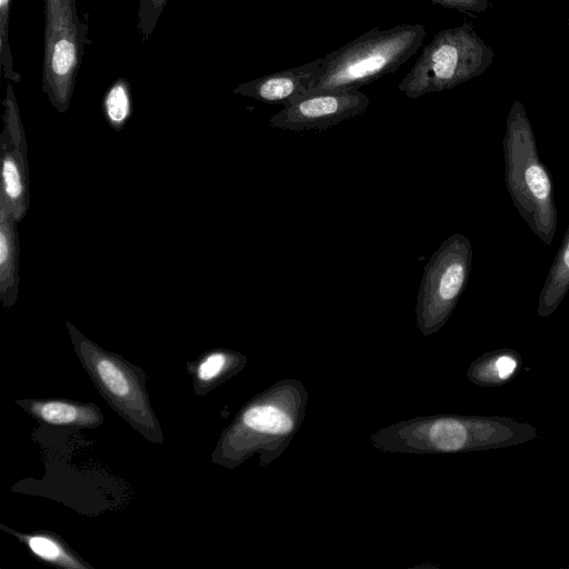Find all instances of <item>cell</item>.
Returning a JSON list of instances; mask_svg holds the SVG:
<instances>
[{"instance_id":"5bb4252c","label":"cell","mask_w":569,"mask_h":569,"mask_svg":"<svg viewBox=\"0 0 569 569\" xmlns=\"http://www.w3.org/2000/svg\"><path fill=\"white\" fill-rule=\"evenodd\" d=\"M569 291V224L557 251L547 278L542 284L537 313L542 318L551 316Z\"/></svg>"},{"instance_id":"277c9868","label":"cell","mask_w":569,"mask_h":569,"mask_svg":"<svg viewBox=\"0 0 569 569\" xmlns=\"http://www.w3.org/2000/svg\"><path fill=\"white\" fill-rule=\"evenodd\" d=\"M492 59V49L465 21L438 31L398 88L412 99L452 89L483 73Z\"/></svg>"},{"instance_id":"5b68a950","label":"cell","mask_w":569,"mask_h":569,"mask_svg":"<svg viewBox=\"0 0 569 569\" xmlns=\"http://www.w3.org/2000/svg\"><path fill=\"white\" fill-rule=\"evenodd\" d=\"M76 2L44 0L42 90L52 107L62 113L70 107L89 30L78 14Z\"/></svg>"},{"instance_id":"d6986e66","label":"cell","mask_w":569,"mask_h":569,"mask_svg":"<svg viewBox=\"0 0 569 569\" xmlns=\"http://www.w3.org/2000/svg\"><path fill=\"white\" fill-rule=\"evenodd\" d=\"M167 1L168 0H139L138 28L146 39L153 32Z\"/></svg>"},{"instance_id":"7a4b0ae2","label":"cell","mask_w":569,"mask_h":569,"mask_svg":"<svg viewBox=\"0 0 569 569\" xmlns=\"http://www.w3.org/2000/svg\"><path fill=\"white\" fill-rule=\"evenodd\" d=\"M426 34L421 23L370 29L322 58L319 74L305 96L359 90L396 72L419 50Z\"/></svg>"},{"instance_id":"3957f363","label":"cell","mask_w":569,"mask_h":569,"mask_svg":"<svg viewBox=\"0 0 569 569\" xmlns=\"http://www.w3.org/2000/svg\"><path fill=\"white\" fill-rule=\"evenodd\" d=\"M508 192L520 217L547 246L558 227L553 182L539 158L532 126L523 104L513 101L502 141Z\"/></svg>"},{"instance_id":"9c48e42d","label":"cell","mask_w":569,"mask_h":569,"mask_svg":"<svg viewBox=\"0 0 569 569\" xmlns=\"http://www.w3.org/2000/svg\"><path fill=\"white\" fill-rule=\"evenodd\" d=\"M322 58L240 83L233 93L287 107L302 98L318 77Z\"/></svg>"},{"instance_id":"6da1fadb","label":"cell","mask_w":569,"mask_h":569,"mask_svg":"<svg viewBox=\"0 0 569 569\" xmlns=\"http://www.w3.org/2000/svg\"><path fill=\"white\" fill-rule=\"evenodd\" d=\"M540 437L530 423L509 417L431 416L381 429L372 446L388 452L458 453L521 445Z\"/></svg>"},{"instance_id":"ac0fdd59","label":"cell","mask_w":569,"mask_h":569,"mask_svg":"<svg viewBox=\"0 0 569 569\" xmlns=\"http://www.w3.org/2000/svg\"><path fill=\"white\" fill-rule=\"evenodd\" d=\"M28 545L31 550L42 559L60 562L71 567H79L78 565L72 563V559L63 552L61 547L48 537H30L28 538Z\"/></svg>"},{"instance_id":"7c38bea8","label":"cell","mask_w":569,"mask_h":569,"mask_svg":"<svg viewBox=\"0 0 569 569\" xmlns=\"http://www.w3.org/2000/svg\"><path fill=\"white\" fill-rule=\"evenodd\" d=\"M70 333L86 357L93 362L92 368L99 381L108 393L120 402H126L128 407L141 406V395L136 388L131 377L123 370L122 366L114 359L101 353L90 342L87 341L72 326L68 325Z\"/></svg>"},{"instance_id":"ba28073f","label":"cell","mask_w":569,"mask_h":569,"mask_svg":"<svg viewBox=\"0 0 569 569\" xmlns=\"http://www.w3.org/2000/svg\"><path fill=\"white\" fill-rule=\"evenodd\" d=\"M369 103V97L360 90L313 93L283 107L269 122L289 131L322 130L362 114Z\"/></svg>"},{"instance_id":"9a60e30c","label":"cell","mask_w":569,"mask_h":569,"mask_svg":"<svg viewBox=\"0 0 569 569\" xmlns=\"http://www.w3.org/2000/svg\"><path fill=\"white\" fill-rule=\"evenodd\" d=\"M102 111L113 130L123 129L132 113L131 91L127 79L120 78L108 88L102 99Z\"/></svg>"},{"instance_id":"2e32d148","label":"cell","mask_w":569,"mask_h":569,"mask_svg":"<svg viewBox=\"0 0 569 569\" xmlns=\"http://www.w3.org/2000/svg\"><path fill=\"white\" fill-rule=\"evenodd\" d=\"M32 410L53 425H89L96 419L89 409L60 401L37 402Z\"/></svg>"},{"instance_id":"4fadbf2b","label":"cell","mask_w":569,"mask_h":569,"mask_svg":"<svg viewBox=\"0 0 569 569\" xmlns=\"http://www.w3.org/2000/svg\"><path fill=\"white\" fill-rule=\"evenodd\" d=\"M522 359L517 350L502 348L477 358L467 371L468 379L481 387L508 383L520 370Z\"/></svg>"},{"instance_id":"8992f818","label":"cell","mask_w":569,"mask_h":569,"mask_svg":"<svg viewBox=\"0 0 569 569\" xmlns=\"http://www.w3.org/2000/svg\"><path fill=\"white\" fill-rule=\"evenodd\" d=\"M472 246L462 233L445 239L431 254L420 280L417 323L425 336L440 330L455 310L470 276Z\"/></svg>"},{"instance_id":"7402d4cb","label":"cell","mask_w":569,"mask_h":569,"mask_svg":"<svg viewBox=\"0 0 569 569\" xmlns=\"http://www.w3.org/2000/svg\"><path fill=\"white\" fill-rule=\"evenodd\" d=\"M568 27H569V17H568Z\"/></svg>"},{"instance_id":"e0dca14e","label":"cell","mask_w":569,"mask_h":569,"mask_svg":"<svg viewBox=\"0 0 569 569\" xmlns=\"http://www.w3.org/2000/svg\"><path fill=\"white\" fill-rule=\"evenodd\" d=\"M12 0H0V66L7 80L19 82L21 77L13 69L9 43V17Z\"/></svg>"},{"instance_id":"44dd1931","label":"cell","mask_w":569,"mask_h":569,"mask_svg":"<svg viewBox=\"0 0 569 569\" xmlns=\"http://www.w3.org/2000/svg\"><path fill=\"white\" fill-rule=\"evenodd\" d=\"M430 2L460 12L480 13L490 8L489 0H429Z\"/></svg>"},{"instance_id":"ffe728a7","label":"cell","mask_w":569,"mask_h":569,"mask_svg":"<svg viewBox=\"0 0 569 569\" xmlns=\"http://www.w3.org/2000/svg\"><path fill=\"white\" fill-rule=\"evenodd\" d=\"M228 356L222 352L209 355L199 366L198 377L202 381L217 378L227 366Z\"/></svg>"},{"instance_id":"30bf717a","label":"cell","mask_w":569,"mask_h":569,"mask_svg":"<svg viewBox=\"0 0 569 569\" xmlns=\"http://www.w3.org/2000/svg\"><path fill=\"white\" fill-rule=\"evenodd\" d=\"M1 187L0 194L10 204L16 220L21 221L29 209L28 152L17 149L3 128L0 136Z\"/></svg>"},{"instance_id":"8fae6325","label":"cell","mask_w":569,"mask_h":569,"mask_svg":"<svg viewBox=\"0 0 569 569\" xmlns=\"http://www.w3.org/2000/svg\"><path fill=\"white\" fill-rule=\"evenodd\" d=\"M18 221L7 200L0 194V300L10 308L19 293Z\"/></svg>"},{"instance_id":"52a82bcc","label":"cell","mask_w":569,"mask_h":569,"mask_svg":"<svg viewBox=\"0 0 569 569\" xmlns=\"http://www.w3.org/2000/svg\"><path fill=\"white\" fill-rule=\"evenodd\" d=\"M300 386L299 381L295 380L278 383L242 412L237 430L247 436L249 445L273 443L281 452L280 445L287 446L299 428L298 418H302L299 417V409H303L298 408L299 399L289 401Z\"/></svg>"}]
</instances>
